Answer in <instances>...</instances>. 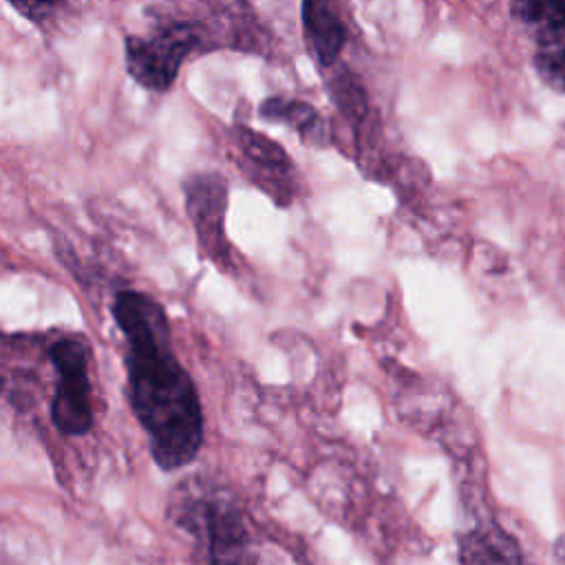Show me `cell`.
<instances>
[{
  "instance_id": "7c38bea8",
  "label": "cell",
  "mask_w": 565,
  "mask_h": 565,
  "mask_svg": "<svg viewBox=\"0 0 565 565\" xmlns=\"http://www.w3.org/2000/svg\"><path fill=\"white\" fill-rule=\"evenodd\" d=\"M556 561L558 565H565V536H561V541L556 543Z\"/></svg>"
},
{
  "instance_id": "7a4b0ae2",
  "label": "cell",
  "mask_w": 565,
  "mask_h": 565,
  "mask_svg": "<svg viewBox=\"0 0 565 565\" xmlns=\"http://www.w3.org/2000/svg\"><path fill=\"white\" fill-rule=\"evenodd\" d=\"M166 13L154 15L146 33H130L124 40V62L128 75L152 93H166L177 82L183 64L192 55L214 49H258V22L249 4L210 2V15Z\"/></svg>"
},
{
  "instance_id": "8992f818",
  "label": "cell",
  "mask_w": 565,
  "mask_h": 565,
  "mask_svg": "<svg viewBox=\"0 0 565 565\" xmlns=\"http://www.w3.org/2000/svg\"><path fill=\"white\" fill-rule=\"evenodd\" d=\"M510 11L532 33L534 66L541 79L565 93V2H514Z\"/></svg>"
},
{
  "instance_id": "277c9868",
  "label": "cell",
  "mask_w": 565,
  "mask_h": 565,
  "mask_svg": "<svg viewBox=\"0 0 565 565\" xmlns=\"http://www.w3.org/2000/svg\"><path fill=\"white\" fill-rule=\"evenodd\" d=\"M183 203L196 241L207 260L230 271L234 265L232 245L225 234L227 183L216 172H196L183 181Z\"/></svg>"
},
{
  "instance_id": "52a82bcc",
  "label": "cell",
  "mask_w": 565,
  "mask_h": 565,
  "mask_svg": "<svg viewBox=\"0 0 565 565\" xmlns=\"http://www.w3.org/2000/svg\"><path fill=\"white\" fill-rule=\"evenodd\" d=\"M190 521L205 534L207 565H249L247 532L238 508L221 494L199 497L190 505Z\"/></svg>"
},
{
  "instance_id": "9c48e42d",
  "label": "cell",
  "mask_w": 565,
  "mask_h": 565,
  "mask_svg": "<svg viewBox=\"0 0 565 565\" xmlns=\"http://www.w3.org/2000/svg\"><path fill=\"white\" fill-rule=\"evenodd\" d=\"M258 115L265 121L289 126L307 146H324L329 139L322 115L302 99L269 95L258 104Z\"/></svg>"
},
{
  "instance_id": "8fae6325",
  "label": "cell",
  "mask_w": 565,
  "mask_h": 565,
  "mask_svg": "<svg viewBox=\"0 0 565 565\" xmlns=\"http://www.w3.org/2000/svg\"><path fill=\"white\" fill-rule=\"evenodd\" d=\"M11 7L38 26H44L51 20V13L62 9L60 2H11Z\"/></svg>"
},
{
  "instance_id": "3957f363",
  "label": "cell",
  "mask_w": 565,
  "mask_h": 565,
  "mask_svg": "<svg viewBox=\"0 0 565 565\" xmlns=\"http://www.w3.org/2000/svg\"><path fill=\"white\" fill-rule=\"evenodd\" d=\"M49 360L55 369L51 422L64 437H82L95 424L90 388V347L82 333H66L51 342Z\"/></svg>"
},
{
  "instance_id": "ba28073f",
  "label": "cell",
  "mask_w": 565,
  "mask_h": 565,
  "mask_svg": "<svg viewBox=\"0 0 565 565\" xmlns=\"http://www.w3.org/2000/svg\"><path fill=\"white\" fill-rule=\"evenodd\" d=\"M300 22L305 42L320 68H331L347 42V29L338 13L320 0H305L300 4Z\"/></svg>"
},
{
  "instance_id": "6da1fadb",
  "label": "cell",
  "mask_w": 565,
  "mask_h": 565,
  "mask_svg": "<svg viewBox=\"0 0 565 565\" xmlns=\"http://www.w3.org/2000/svg\"><path fill=\"white\" fill-rule=\"evenodd\" d=\"M110 311L126 344L130 411L152 461L166 472L179 470L196 459L205 426L196 384L172 349L166 309L143 291L119 289Z\"/></svg>"
},
{
  "instance_id": "30bf717a",
  "label": "cell",
  "mask_w": 565,
  "mask_h": 565,
  "mask_svg": "<svg viewBox=\"0 0 565 565\" xmlns=\"http://www.w3.org/2000/svg\"><path fill=\"white\" fill-rule=\"evenodd\" d=\"M461 565H527L523 552L501 527L472 530L459 541Z\"/></svg>"
},
{
  "instance_id": "5b68a950",
  "label": "cell",
  "mask_w": 565,
  "mask_h": 565,
  "mask_svg": "<svg viewBox=\"0 0 565 565\" xmlns=\"http://www.w3.org/2000/svg\"><path fill=\"white\" fill-rule=\"evenodd\" d=\"M236 166L280 207H287L296 194L294 163L285 148L247 124L232 126Z\"/></svg>"
}]
</instances>
